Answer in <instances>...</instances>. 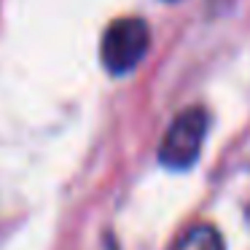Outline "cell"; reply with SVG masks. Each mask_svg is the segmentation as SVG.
I'll return each mask as SVG.
<instances>
[{"instance_id":"3957f363","label":"cell","mask_w":250,"mask_h":250,"mask_svg":"<svg viewBox=\"0 0 250 250\" xmlns=\"http://www.w3.org/2000/svg\"><path fill=\"white\" fill-rule=\"evenodd\" d=\"M169 250H226V245H223V237L215 226L194 223V226H188L186 231H180L175 237Z\"/></svg>"},{"instance_id":"6da1fadb","label":"cell","mask_w":250,"mask_h":250,"mask_svg":"<svg viewBox=\"0 0 250 250\" xmlns=\"http://www.w3.org/2000/svg\"><path fill=\"white\" fill-rule=\"evenodd\" d=\"M148 46H151L148 24L137 17H124L108 24L100 43V60L110 76H124L143 62Z\"/></svg>"},{"instance_id":"277c9868","label":"cell","mask_w":250,"mask_h":250,"mask_svg":"<svg viewBox=\"0 0 250 250\" xmlns=\"http://www.w3.org/2000/svg\"><path fill=\"white\" fill-rule=\"evenodd\" d=\"M164 3H175V0H164Z\"/></svg>"},{"instance_id":"7a4b0ae2","label":"cell","mask_w":250,"mask_h":250,"mask_svg":"<svg viewBox=\"0 0 250 250\" xmlns=\"http://www.w3.org/2000/svg\"><path fill=\"white\" fill-rule=\"evenodd\" d=\"M210 119L202 108H188L169 124L159 146V162L167 169H188L199 159Z\"/></svg>"}]
</instances>
